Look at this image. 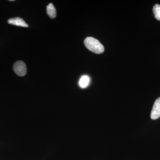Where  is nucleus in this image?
Segmentation results:
<instances>
[{
  "mask_svg": "<svg viewBox=\"0 0 160 160\" xmlns=\"http://www.w3.org/2000/svg\"><path fill=\"white\" fill-rule=\"evenodd\" d=\"M152 11H153L155 18L157 20L160 21V5L158 4H156L153 6Z\"/></svg>",
  "mask_w": 160,
  "mask_h": 160,
  "instance_id": "0eeeda50",
  "label": "nucleus"
},
{
  "mask_svg": "<svg viewBox=\"0 0 160 160\" xmlns=\"http://www.w3.org/2000/svg\"><path fill=\"white\" fill-rule=\"evenodd\" d=\"M13 70L19 76H24L27 72V68L25 63L22 61L15 62L13 66Z\"/></svg>",
  "mask_w": 160,
  "mask_h": 160,
  "instance_id": "f03ea898",
  "label": "nucleus"
},
{
  "mask_svg": "<svg viewBox=\"0 0 160 160\" xmlns=\"http://www.w3.org/2000/svg\"><path fill=\"white\" fill-rule=\"evenodd\" d=\"M89 81H90V79L89 77L86 75L83 76L80 79L79 82L80 87L82 88H86L89 85Z\"/></svg>",
  "mask_w": 160,
  "mask_h": 160,
  "instance_id": "423d86ee",
  "label": "nucleus"
},
{
  "mask_svg": "<svg viewBox=\"0 0 160 160\" xmlns=\"http://www.w3.org/2000/svg\"><path fill=\"white\" fill-rule=\"evenodd\" d=\"M8 22L9 24L20 26V27H29L28 24L22 18L17 17L9 19L8 20Z\"/></svg>",
  "mask_w": 160,
  "mask_h": 160,
  "instance_id": "20e7f679",
  "label": "nucleus"
},
{
  "mask_svg": "<svg viewBox=\"0 0 160 160\" xmlns=\"http://www.w3.org/2000/svg\"><path fill=\"white\" fill-rule=\"evenodd\" d=\"M150 116L152 120H156L160 118V97L155 102Z\"/></svg>",
  "mask_w": 160,
  "mask_h": 160,
  "instance_id": "7ed1b4c3",
  "label": "nucleus"
},
{
  "mask_svg": "<svg viewBox=\"0 0 160 160\" xmlns=\"http://www.w3.org/2000/svg\"><path fill=\"white\" fill-rule=\"evenodd\" d=\"M46 10H47V14L49 18L52 19L56 17V9L52 3H50L47 6Z\"/></svg>",
  "mask_w": 160,
  "mask_h": 160,
  "instance_id": "39448f33",
  "label": "nucleus"
},
{
  "mask_svg": "<svg viewBox=\"0 0 160 160\" xmlns=\"http://www.w3.org/2000/svg\"><path fill=\"white\" fill-rule=\"evenodd\" d=\"M86 48L96 54H101L104 51V47L98 40L93 37H87L84 40Z\"/></svg>",
  "mask_w": 160,
  "mask_h": 160,
  "instance_id": "f257e3e1",
  "label": "nucleus"
}]
</instances>
